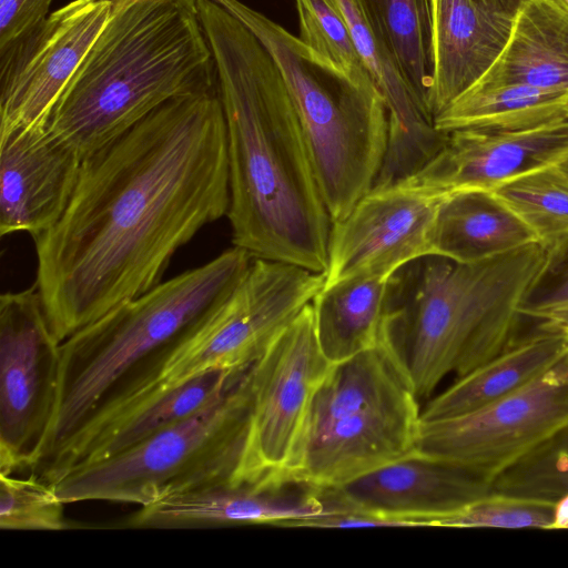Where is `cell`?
Listing matches in <instances>:
<instances>
[{"label":"cell","mask_w":568,"mask_h":568,"mask_svg":"<svg viewBox=\"0 0 568 568\" xmlns=\"http://www.w3.org/2000/svg\"><path fill=\"white\" fill-rule=\"evenodd\" d=\"M229 203L217 84L165 102L84 158L64 213L33 237L36 286L58 339L160 284Z\"/></svg>","instance_id":"obj_1"},{"label":"cell","mask_w":568,"mask_h":568,"mask_svg":"<svg viewBox=\"0 0 568 568\" xmlns=\"http://www.w3.org/2000/svg\"><path fill=\"white\" fill-rule=\"evenodd\" d=\"M197 7L226 125L233 246L326 273L333 222L283 75L239 19L212 0Z\"/></svg>","instance_id":"obj_2"},{"label":"cell","mask_w":568,"mask_h":568,"mask_svg":"<svg viewBox=\"0 0 568 568\" xmlns=\"http://www.w3.org/2000/svg\"><path fill=\"white\" fill-rule=\"evenodd\" d=\"M45 132L82 160L165 102L216 88L197 0H111Z\"/></svg>","instance_id":"obj_3"},{"label":"cell","mask_w":568,"mask_h":568,"mask_svg":"<svg viewBox=\"0 0 568 568\" xmlns=\"http://www.w3.org/2000/svg\"><path fill=\"white\" fill-rule=\"evenodd\" d=\"M547 258L540 243L475 263L430 254L389 276L383 333L419 399L447 375H466L517 339L521 305Z\"/></svg>","instance_id":"obj_4"},{"label":"cell","mask_w":568,"mask_h":568,"mask_svg":"<svg viewBox=\"0 0 568 568\" xmlns=\"http://www.w3.org/2000/svg\"><path fill=\"white\" fill-rule=\"evenodd\" d=\"M252 260L246 251L233 246L205 264L162 281L64 339L55 412L37 467L126 374L216 305Z\"/></svg>","instance_id":"obj_5"},{"label":"cell","mask_w":568,"mask_h":568,"mask_svg":"<svg viewBox=\"0 0 568 568\" xmlns=\"http://www.w3.org/2000/svg\"><path fill=\"white\" fill-rule=\"evenodd\" d=\"M239 19L277 64L293 100L332 222L373 187L387 141V109L372 79L343 72L240 0H212Z\"/></svg>","instance_id":"obj_6"},{"label":"cell","mask_w":568,"mask_h":568,"mask_svg":"<svg viewBox=\"0 0 568 568\" xmlns=\"http://www.w3.org/2000/svg\"><path fill=\"white\" fill-rule=\"evenodd\" d=\"M252 365L194 415L65 471L51 483L58 496L65 504L98 500L143 507L170 495L234 483L246 438Z\"/></svg>","instance_id":"obj_7"},{"label":"cell","mask_w":568,"mask_h":568,"mask_svg":"<svg viewBox=\"0 0 568 568\" xmlns=\"http://www.w3.org/2000/svg\"><path fill=\"white\" fill-rule=\"evenodd\" d=\"M333 367L311 302L251 367L247 430L234 484L297 486L313 400Z\"/></svg>","instance_id":"obj_8"},{"label":"cell","mask_w":568,"mask_h":568,"mask_svg":"<svg viewBox=\"0 0 568 568\" xmlns=\"http://www.w3.org/2000/svg\"><path fill=\"white\" fill-rule=\"evenodd\" d=\"M568 424V355L478 409L420 420L416 453L493 481Z\"/></svg>","instance_id":"obj_9"},{"label":"cell","mask_w":568,"mask_h":568,"mask_svg":"<svg viewBox=\"0 0 568 568\" xmlns=\"http://www.w3.org/2000/svg\"><path fill=\"white\" fill-rule=\"evenodd\" d=\"M61 342L36 286L0 296V474L33 470L55 412Z\"/></svg>","instance_id":"obj_10"},{"label":"cell","mask_w":568,"mask_h":568,"mask_svg":"<svg viewBox=\"0 0 568 568\" xmlns=\"http://www.w3.org/2000/svg\"><path fill=\"white\" fill-rule=\"evenodd\" d=\"M111 0H72L0 61V133L43 131L63 90L102 31Z\"/></svg>","instance_id":"obj_11"},{"label":"cell","mask_w":568,"mask_h":568,"mask_svg":"<svg viewBox=\"0 0 568 568\" xmlns=\"http://www.w3.org/2000/svg\"><path fill=\"white\" fill-rule=\"evenodd\" d=\"M447 194L402 183L371 190L345 219L332 223L324 286L356 276L389 277L433 254L435 220Z\"/></svg>","instance_id":"obj_12"},{"label":"cell","mask_w":568,"mask_h":568,"mask_svg":"<svg viewBox=\"0 0 568 568\" xmlns=\"http://www.w3.org/2000/svg\"><path fill=\"white\" fill-rule=\"evenodd\" d=\"M420 414L412 385L343 412L308 434L296 485L338 489L415 453Z\"/></svg>","instance_id":"obj_13"},{"label":"cell","mask_w":568,"mask_h":568,"mask_svg":"<svg viewBox=\"0 0 568 568\" xmlns=\"http://www.w3.org/2000/svg\"><path fill=\"white\" fill-rule=\"evenodd\" d=\"M225 483L163 497L140 507L126 520L131 528H209L300 524L352 509L334 489L300 491Z\"/></svg>","instance_id":"obj_14"},{"label":"cell","mask_w":568,"mask_h":568,"mask_svg":"<svg viewBox=\"0 0 568 568\" xmlns=\"http://www.w3.org/2000/svg\"><path fill=\"white\" fill-rule=\"evenodd\" d=\"M567 152L568 121L519 132L456 130L427 165L400 183L437 193L491 191L523 173L556 164Z\"/></svg>","instance_id":"obj_15"},{"label":"cell","mask_w":568,"mask_h":568,"mask_svg":"<svg viewBox=\"0 0 568 568\" xmlns=\"http://www.w3.org/2000/svg\"><path fill=\"white\" fill-rule=\"evenodd\" d=\"M336 490L352 508L397 527H429L433 519L493 493V486L467 469L415 452Z\"/></svg>","instance_id":"obj_16"},{"label":"cell","mask_w":568,"mask_h":568,"mask_svg":"<svg viewBox=\"0 0 568 568\" xmlns=\"http://www.w3.org/2000/svg\"><path fill=\"white\" fill-rule=\"evenodd\" d=\"M82 159L43 131L0 133V234L51 229L64 213Z\"/></svg>","instance_id":"obj_17"},{"label":"cell","mask_w":568,"mask_h":568,"mask_svg":"<svg viewBox=\"0 0 568 568\" xmlns=\"http://www.w3.org/2000/svg\"><path fill=\"white\" fill-rule=\"evenodd\" d=\"M526 1L433 0V121L491 68Z\"/></svg>","instance_id":"obj_18"},{"label":"cell","mask_w":568,"mask_h":568,"mask_svg":"<svg viewBox=\"0 0 568 568\" xmlns=\"http://www.w3.org/2000/svg\"><path fill=\"white\" fill-rule=\"evenodd\" d=\"M568 355L565 327L538 323L499 355L458 377L422 408L420 420L455 417L478 409L528 384Z\"/></svg>","instance_id":"obj_19"},{"label":"cell","mask_w":568,"mask_h":568,"mask_svg":"<svg viewBox=\"0 0 568 568\" xmlns=\"http://www.w3.org/2000/svg\"><path fill=\"white\" fill-rule=\"evenodd\" d=\"M523 84L568 92V11L551 0H527L510 38L474 87Z\"/></svg>","instance_id":"obj_20"},{"label":"cell","mask_w":568,"mask_h":568,"mask_svg":"<svg viewBox=\"0 0 568 568\" xmlns=\"http://www.w3.org/2000/svg\"><path fill=\"white\" fill-rule=\"evenodd\" d=\"M538 243L527 225L491 191L448 193L432 236L433 254L475 263Z\"/></svg>","instance_id":"obj_21"},{"label":"cell","mask_w":568,"mask_h":568,"mask_svg":"<svg viewBox=\"0 0 568 568\" xmlns=\"http://www.w3.org/2000/svg\"><path fill=\"white\" fill-rule=\"evenodd\" d=\"M568 121V92L523 84L473 87L435 119L446 133L456 130L519 132Z\"/></svg>","instance_id":"obj_22"},{"label":"cell","mask_w":568,"mask_h":568,"mask_svg":"<svg viewBox=\"0 0 568 568\" xmlns=\"http://www.w3.org/2000/svg\"><path fill=\"white\" fill-rule=\"evenodd\" d=\"M388 278H347L324 286L313 298L317 337L334 365L381 342Z\"/></svg>","instance_id":"obj_23"},{"label":"cell","mask_w":568,"mask_h":568,"mask_svg":"<svg viewBox=\"0 0 568 568\" xmlns=\"http://www.w3.org/2000/svg\"><path fill=\"white\" fill-rule=\"evenodd\" d=\"M425 111L434 79L433 0H362ZM430 116V115H429Z\"/></svg>","instance_id":"obj_24"},{"label":"cell","mask_w":568,"mask_h":568,"mask_svg":"<svg viewBox=\"0 0 568 568\" xmlns=\"http://www.w3.org/2000/svg\"><path fill=\"white\" fill-rule=\"evenodd\" d=\"M491 192L546 247L568 236V178L555 165L515 176Z\"/></svg>","instance_id":"obj_25"},{"label":"cell","mask_w":568,"mask_h":568,"mask_svg":"<svg viewBox=\"0 0 568 568\" xmlns=\"http://www.w3.org/2000/svg\"><path fill=\"white\" fill-rule=\"evenodd\" d=\"M65 503L51 483L31 471L27 477L0 474V527L4 530L68 529Z\"/></svg>","instance_id":"obj_26"},{"label":"cell","mask_w":568,"mask_h":568,"mask_svg":"<svg viewBox=\"0 0 568 568\" xmlns=\"http://www.w3.org/2000/svg\"><path fill=\"white\" fill-rule=\"evenodd\" d=\"M493 491L556 501L568 493V424L499 475Z\"/></svg>","instance_id":"obj_27"},{"label":"cell","mask_w":568,"mask_h":568,"mask_svg":"<svg viewBox=\"0 0 568 568\" xmlns=\"http://www.w3.org/2000/svg\"><path fill=\"white\" fill-rule=\"evenodd\" d=\"M298 39L329 63L358 79H372L333 0H295Z\"/></svg>","instance_id":"obj_28"},{"label":"cell","mask_w":568,"mask_h":568,"mask_svg":"<svg viewBox=\"0 0 568 568\" xmlns=\"http://www.w3.org/2000/svg\"><path fill=\"white\" fill-rule=\"evenodd\" d=\"M555 503L493 491L456 511L433 519L429 527L549 529Z\"/></svg>","instance_id":"obj_29"},{"label":"cell","mask_w":568,"mask_h":568,"mask_svg":"<svg viewBox=\"0 0 568 568\" xmlns=\"http://www.w3.org/2000/svg\"><path fill=\"white\" fill-rule=\"evenodd\" d=\"M548 248L547 262L521 305L523 316L568 326V236Z\"/></svg>","instance_id":"obj_30"},{"label":"cell","mask_w":568,"mask_h":568,"mask_svg":"<svg viewBox=\"0 0 568 568\" xmlns=\"http://www.w3.org/2000/svg\"><path fill=\"white\" fill-rule=\"evenodd\" d=\"M53 0H0V61L26 43L49 17Z\"/></svg>","instance_id":"obj_31"},{"label":"cell","mask_w":568,"mask_h":568,"mask_svg":"<svg viewBox=\"0 0 568 568\" xmlns=\"http://www.w3.org/2000/svg\"><path fill=\"white\" fill-rule=\"evenodd\" d=\"M549 529H568V493L556 500Z\"/></svg>","instance_id":"obj_32"},{"label":"cell","mask_w":568,"mask_h":568,"mask_svg":"<svg viewBox=\"0 0 568 568\" xmlns=\"http://www.w3.org/2000/svg\"><path fill=\"white\" fill-rule=\"evenodd\" d=\"M555 165L568 178V152Z\"/></svg>","instance_id":"obj_33"},{"label":"cell","mask_w":568,"mask_h":568,"mask_svg":"<svg viewBox=\"0 0 568 568\" xmlns=\"http://www.w3.org/2000/svg\"><path fill=\"white\" fill-rule=\"evenodd\" d=\"M561 8H564L566 11H568V0H551Z\"/></svg>","instance_id":"obj_34"},{"label":"cell","mask_w":568,"mask_h":568,"mask_svg":"<svg viewBox=\"0 0 568 568\" xmlns=\"http://www.w3.org/2000/svg\"><path fill=\"white\" fill-rule=\"evenodd\" d=\"M566 332H567V335H568V326L565 327Z\"/></svg>","instance_id":"obj_35"}]
</instances>
